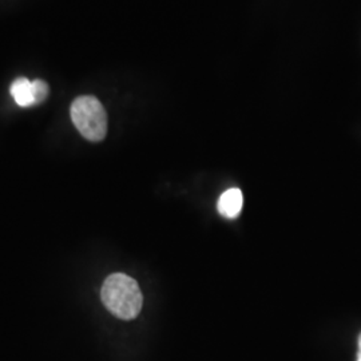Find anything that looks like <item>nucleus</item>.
<instances>
[{"mask_svg": "<svg viewBox=\"0 0 361 361\" xmlns=\"http://www.w3.org/2000/svg\"><path fill=\"white\" fill-rule=\"evenodd\" d=\"M101 297L104 307L121 320H133L142 310L140 285L123 273H114L104 280Z\"/></svg>", "mask_w": 361, "mask_h": 361, "instance_id": "nucleus-1", "label": "nucleus"}, {"mask_svg": "<svg viewBox=\"0 0 361 361\" xmlns=\"http://www.w3.org/2000/svg\"><path fill=\"white\" fill-rule=\"evenodd\" d=\"M71 119L83 138L101 142L107 134V114L95 97H78L71 104Z\"/></svg>", "mask_w": 361, "mask_h": 361, "instance_id": "nucleus-2", "label": "nucleus"}, {"mask_svg": "<svg viewBox=\"0 0 361 361\" xmlns=\"http://www.w3.org/2000/svg\"><path fill=\"white\" fill-rule=\"evenodd\" d=\"M243 204H244L243 192L237 188H233V189L226 190L225 193L221 194L217 209L222 217L235 219L243 209Z\"/></svg>", "mask_w": 361, "mask_h": 361, "instance_id": "nucleus-3", "label": "nucleus"}, {"mask_svg": "<svg viewBox=\"0 0 361 361\" xmlns=\"http://www.w3.org/2000/svg\"><path fill=\"white\" fill-rule=\"evenodd\" d=\"M10 92L13 95V101L20 107H31L34 104L31 80L27 78H18L15 79L10 87Z\"/></svg>", "mask_w": 361, "mask_h": 361, "instance_id": "nucleus-4", "label": "nucleus"}, {"mask_svg": "<svg viewBox=\"0 0 361 361\" xmlns=\"http://www.w3.org/2000/svg\"><path fill=\"white\" fill-rule=\"evenodd\" d=\"M31 89H32L34 104H43L46 101V98L49 97V85L42 79L32 80L31 82Z\"/></svg>", "mask_w": 361, "mask_h": 361, "instance_id": "nucleus-5", "label": "nucleus"}, {"mask_svg": "<svg viewBox=\"0 0 361 361\" xmlns=\"http://www.w3.org/2000/svg\"><path fill=\"white\" fill-rule=\"evenodd\" d=\"M359 349H357V359H356V361H361V334L360 336H359Z\"/></svg>", "mask_w": 361, "mask_h": 361, "instance_id": "nucleus-6", "label": "nucleus"}]
</instances>
